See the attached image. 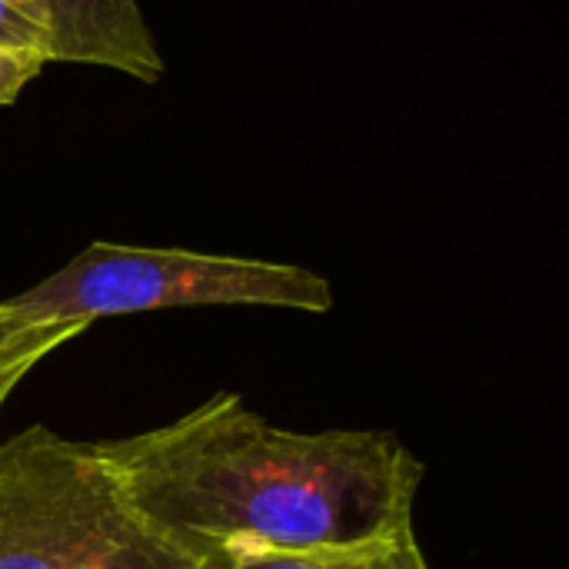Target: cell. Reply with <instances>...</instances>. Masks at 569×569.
I'll return each instance as SVG.
<instances>
[{
	"label": "cell",
	"mask_w": 569,
	"mask_h": 569,
	"mask_svg": "<svg viewBox=\"0 0 569 569\" xmlns=\"http://www.w3.org/2000/svg\"><path fill=\"white\" fill-rule=\"evenodd\" d=\"M100 450L133 507L207 569L250 550L407 530L423 477L393 433L283 430L237 393H217L160 430Z\"/></svg>",
	"instance_id": "obj_1"
},
{
	"label": "cell",
	"mask_w": 569,
	"mask_h": 569,
	"mask_svg": "<svg viewBox=\"0 0 569 569\" xmlns=\"http://www.w3.org/2000/svg\"><path fill=\"white\" fill-rule=\"evenodd\" d=\"M0 569H207L127 497L100 443L30 427L0 447Z\"/></svg>",
	"instance_id": "obj_2"
},
{
	"label": "cell",
	"mask_w": 569,
	"mask_h": 569,
	"mask_svg": "<svg viewBox=\"0 0 569 569\" xmlns=\"http://www.w3.org/2000/svg\"><path fill=\"white\" fill-rule=\"evenodd\" d=\"M0 303L37 320L83 323L173 307H283L327 313L333 307V287L297 263L93 240L67 267Z\"/></svg>",
	"instance_id": "obj_3"
},
{
	"label": "cell",
	"mask_w": 569,
	"mask_h": 569,
	"mask_svg": "<svg viewBox=\"0 0 569 569\" xmlns=\"http://www.w3.org/2000/svg\"><path fill=\"white\" fill-rule=\"evenodd\" d=\"M47 30L50 63H87L157 83L163 57L140 0H33Z\"/></svg>",
	"instance_id": "obj_4"
},
{
	"label": "cell",
	"mask_w": 569,
	"mask_h": 569,
	"mask_svg": "<svg viewBox=\"0 0 569 569\" xmlns=\"http://www.w3.org/2000/svg\"><path fill=\"white\" fill-rule=\"evenodd\" d=\"M223 569H430L413 527L310 550H250L230 557Z\"/></svg>",
	"instance_id": "obj_5"
},
{
	"label": "cell",
	"mask_w": 569,
	"mask_h": 569,
	"mask_svg": "<svg viewBox=\"0 0 569 569\" xmlns=\"http://www.w3.org/2000/svg\"><path fill=\"white\" fill-rule=\"evenodd\" d=\"M90 323L83 320H37L13 313L0 303V410L17 383L53 350L80 337Z\"/></svg>",
	"instance_id": "obj_6"
},
{
	"label": "cell",
	"mask_w": 569,
	"mask_h": 569,
	"mask_svg": "<svg viewBox=\"0 0 569 569\" xmlns=\"http://www.w3.org/2000/svg\"><path fill=\"white\" fill-rule=\"evenodd\" d=\"M0 47L37 50L47 57V30L33 0H0Z\"/></svg>",
	"instance_id": "obj_7"
},
{
	"label": "cell",
	"mask_w": 569,
	"mask_h": 569,
	"mask_svg": "<svg viewBox=\"0 0 569 569\" xmlns=\"http://www.w3.org/2000/svg\"><path fill=\"white\" fill-rule=\"evenodd\" d=\"M47 67V57L37 50L0 47V107H10L30 80H37Z\"/></svg>",
	"instance_id": "obj_8"
}]
</instances>
